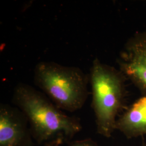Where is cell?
Returning <instances> with one entry per match:
<instances>
[{
    "mask_svg": "<svg viewBox=\"0 0 146 146\" xmlns=\"http://www.w3.org/2000/svg\"><path fill=\"white\" fill-rule=\"evenodd\" d=\"M14 103L30 123L38 142L57 136L72 137L82 129L75 117L69 116L40 92L26 84H19L14 89Z\"/></svg>",
    "mask_w": 146,
    "mask_h": 146,
    "instance_id": "1",
    "label": "cell"
},
{
    "mask_svg": "<svg viewBox=\"0 0 146 146\" xmlns=\"http://www.w3.org/2000/svg\"><path fill=\"white\" fill-rule=\"evenodd\" d=\"M89 80L98 133L110 137L115 129L116 117L123 104L124 76L96 58L93 62Z\"/></svg>",
    "mask_w": 146,
    "mask_h": 146,
    "instance_id": "3",
    "label": "cell"
},
{
    "mask_svg": "<svg viewBox=\"0 0 146 146\" xmlns=\"http://www.w3.org/2000/svg\"><path fill=\"white\" fill-rule=\"evenodd\" d=\"M26 117L6 104L0 107V146H31Z\"/></svg>",
    "mask_w": 146,
    "mask_h": 146,
    "instance_id": "5",
    "label": "cell"
},
{
    "mask_svg": "<svg viewBox=\"0 0 146 146\" xmlns=\"http://www.w3.org/2000/svg\"><path fill=\"white\" fill-rule=\"evenodd\" d=\"M34 78L37 86L60 110L75 111L87 99L89 78L77 67L41 62L35 68Z\"/></svg>",
    "mask_w": 146,
    "mask_h": 146,
    "instance_id": "2",
    "label": "cell"
},
{
    "mask_svg": "<svg viewBox=\"0 0 146 146\" xmlns=\"http://www.w3.org/2000/svg\"><path fill=\"white\" fill-rule=\"evenodd\" d=\"M115 129L128 138L146 134V96L141 97L117 120Z\"/></svg>",
    "mask_w": 146,
    "mask_h": 146,
    "instance_id": "6",
    "label": "cell"
},
{
    "mask_svg": "<svg viewBox=\"0 0 146 146\" xmlns=\"http://www.w3.org/2000/svg\"><path fill=\"white\" fill-rule=\"evenodd\" d=\"M141 146H146V141H143Z\"/></svg>",
    "mask_w": 146,
    "mask_h": 146,
    "instance_id": "8",
    "label": "cell"
},
{
    "mask_svg": "<svg viewBox=\"0 0 146 146\" xmlns=\"http://www.w3.org/2000/svg\"><path fill=\"white\" fill-rule=\"evenodd\" d=\"M70 146H98L94 141L90 140H84L74 142Z\"/></svg>",
    "mask_w": 146,
    "mask_h": 146,
    "instance_id": "7",
    "label": "cell"
},
{
    "mask_svg": "<svg viewBox=\"0 0 146 146\" xmlns=\"http://www.w3.org/2000/svg\"><path fill=\"white\" fill-rule=\"evenodd\" d=\"M119 63L123 76L146 91V33L128 42Z\"/></svg>",
    "mask_w": 146,
    "mask_h": 146,
    "instance_id": "4",
    "label": "cell"
}]
</instances>
